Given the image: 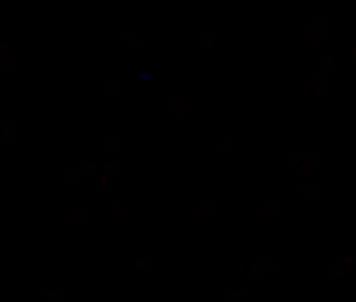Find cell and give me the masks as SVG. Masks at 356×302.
I'll use <instances>...</instances> for the list:
<instances>
[]
</instances>
